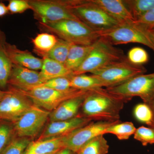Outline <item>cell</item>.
Masks as SVG:
<instances>
[{"mask_svg": "<svg viewBox=\"0 0 154 154\" xmlns=\"http://www.w3.org/2000/svg\"><path fill=\"white\" fill-rule=\"evenodd\" d=\"M130 101L109 93L103 88L88 91L79 115L93 121L119 120L120 111L125 103Z\"/></svg>", "mask_w": 154, "mask_h": 154, "instance_id": "cell-1", "label": "cell"}, {"mask_svg": "<svg viewBox=\"0 0 154 154\" xmlns=\"http://www.w3.org/2000/svg\"><path fill=\"white\" fill-rule=\"evenodd\" d=\"M42 32L53 34L72 44L91 45L100 38L99 33L79 20L66 19L57 22H38Z\"/></svg>", "mask_w": 154, "mask_h": 154, "instance_id": "cell-2", "label": "cell"}, {"mask_svg": "<svg viewBox=\"0 0 154 154\" xmlns=\"http://www.w3.org/2000/svg\"><path fill=\"white\" fill-rule=\"evenodd\" d=\"M127 57L122 50L114 46L104 38L100 37L79 67L72 72L73 75L93 72L111 64L126 60ZM72 75V76H73Z\"/></svg>", "mask_w": 154, "mask_h": 154, "instance_id": "cell-3", "label": "cell"}, {"mask_svg": "<svg viewBox=\"0 0 154 154\" xmlns=\"http://www.w3.org/2000/svg\"><path fill=\"white\" fill-rule=\"evenodd\" d=\"M70 9L80 21L98 33L111 29L120 23L91 0H70Z\"/></svg>", "mask_w": 154, "mask_h": 154, "instance_id": "cell-4", "label": "cell"}, {"mask_svg": "<svg viewBox=\"0 0 154 154\" xmlns=\"http://www.w3.org/2000/svg\"><path fill=\"white\" fill-rule=\"evenodd\" d=\"M106 89L110 94L130 101L138 96L151 106L154 104V72L138 75L121 85Z\"/></svg>", "mask_w": 154, "mask_h": 154, "instance_id": "cell-5", "label": "cell"}, {"mask_svg": "<svg viewBox=\"0 0 154 154\" xmlns=\"http://www.w3.org/2000/svg\"><path fill=\"white\" fill-rule=\"evenodd\" d=\"M100 37L113 45L140 43L147 46L154 51V44L148 31L134 22L119 23L114 28L99 32Z\"/></svg>", "mask_w": 154, "mask_h": 154, "instance_id": "cell-6", "label": "cell"}, {"mask_svg": "<svg viewBox=\"0 0 154 154\" xmlns=\"http://www.w3.org/2000/svg\"><path fill=\"white\" fill-rule=\"evenodd\" d=\"M38 22L46 23L61 20H79L72 13L70 0H28Z\"/></svg>", "mask_w": 154, "mask_h": 154, "instance_id": "cell-7", "label": "cell"}, {"mask_svg": "<svg viewBox=\"0 0 154 154\" xmlns=\"http://www.w3.org/2000/svg\"><path fill=\"white\" fill-rule=\"evenodd\" d=\"M147 72L143 66H137L128 60L111 64L91 73L102 81L106 88L121 85L134 77Z\"/></svg>", "mask_w": 154, "mask_h": 154, "instance_id": "cell-8", "label": "cell"}, {"mask_svg": "<svg viewBox=\"0 0 154 154\" xmlns=\"http://www.w3.org/2000/svg\"><path fill=\"white\" fill-rule=\"evenodd\" d=\"M18 90L29 98L34 105L50 112L64 101L82 95L88 91L72 88L69 91H60L42 87L26 91Z\"/></svg>", "mask_w": 154, "mask_h": 154, "instance_id": "cell-9", "label": "cell"}, {"mask_svg": "<svg viewBox=\"0 0 154 154\" xmlns=\"http://www.w3.org/2000/svg\"><path fill=\"white\" fill-rule=\"evenodd\" d=\"M8 91L0 101V120L14 123L35 105L17 88L8 86Z\"/></svg>", "mask_w": 154, "mask_h": 154, "instance_id": "cell-10", "label": "cell"}, {"mask_svg": "<svg viewBox=\"0 0 154 154\" xmlns=\"http://www.w3.org/2000/svg\"><path fill=\"white\" fill-rule=\"evenodd\" d=\"M119 121H92L62 137L65 148L77 153L88 142L96 137L105 134V131L109 127Z\"/></svg>", "mask_w": 154, "mask_h": 154, "instance_id": "cell-11", "label": "cell"}, {"mask_svg": "<svg viewBox=\"0 0 154 154\" xmlns=\"http://www.w3.org/2000/svg\"><path fill=\"white\" fill-rule=\"evenodd\" d=\"M50 112L34 105L14 122L17 136L30 139L40 133L47 122Z\"/></svg>", "mask_w": 154, "mask_h": 154, "instance_id": "cell-12", "label": "cell"}, {"mask_svg": "<svg viewBox=\"0 0 154 154\" xmlns=\"http://www.w3.org/2000/svg\"><path fill=\"white\" fill-rule=\"evenodd\" d=\"M92 121L93 120L78 115L71 119L50 122L45 128L37 140L63 137Z\"/></svg>", "mask_w": 154, "mask_h": 154, "instance_id": "cell-13", "label": "cell"}, {"mask_svg": "<svg viewBox=\"0 0 154 154\" xmlns=\"http://www.w3.org/2000/svg\"><path fill=\"white\" fill-rule=\"evenodd\" d=\"M44 83L39 72L13 65L8 86L26 91L37 88Z\"/></svg>", "mask_w": 154, "mask_h": 154, "instance_id": "cell-14", "label": "cell"}, {"mask_svg": "<svg viewBox=\"0 0 154 154\" xmlns=\"http://www.w3.org/2000/svg\"><path fill=\"white\" fill-rule=\"evenodd\" d=\"M6 50L13 65L37 71L41 70L43 60L34 56L28 50H22L7 42Z\"/></svg>", "mask_w": 154, "mask_h": 154, "instance_id": "cell-15", "label": "cell"}, {"mask_svg": "<svg viewBox=\"0 0 154 154\" xmlns=\"http://www.w3.org/2000/svg\"><path fill=\"white\" fill-rule=\"evenodd\" d=\"M88 91L82 95L64 101L51 111L49 116L50 122L68 120L78 116Z\"/></svg>", "mask_w": 154, "mask_h": 154, "instance_id": "cell-16", "label": "cell"}, {"mask_svg": "<svg viewBox=\"0 0 154 154\" xmlns=\"http://www.w3.org/2000/svg\"><path fill=\"white\" fill-rule=\"evenodd\" d=\"M91 1L94 5L120 23H131L135 21L122 0Z\"/></svg>", "mask_w": 154, "mask_h": 154, "instance_id": "cell-17", "label": "cell"}, {"mask_svg": "<svg viewBox=\"0 0 154 154\" xmlns=\"http://www.w3.org/2000/svg\"><path fill=\"white\" fill-rule=\"evenodd\" d=\"M65 148L62 137L31 142L24 154H51Z\"/></svg>", "mask_w": 154, "mask_h": 154, "instance_id": "cell-18", "label": "cell"}, {"mask_svg": "<svg viewBox=\"0 0 154 154\" xmlns=\"http://www.w3.org/2000/svg\"><path fill=\"white\" fill-rule=\"evenodd\" d=\"M42 60V66L39 72L44 82L56 78H71L73 75L72 72L66 67L64 65L47 57L43 58Z\"/></svg>", "mask_w": 154, "mask_h": 154, "instance_id": "cell-19", "label": "cell"}, {"mask_svg": "<svg viewBox=\"0 0 154 154\" xmlns=\"http://www.w3.org/2000/svg\"><path fill=\"white\" fill-rule=\"evenodd\" d=\"M6 36L0 29V89L7 91L8 81L11 74L13 64L6 50Z\"/></svg>", "mask_w": 154, "mask_h": 154, "instance_id": "cell-20", "label": "cell"}, {"mask_svg": "<svg viewBox=\"0 0 154 154\" xmlns=\"http://www.w3.org/2000/svg\"><path fill=\"white\" fill-rule=\"evenodd\" d=\"M94 44L82 45L72 44L64 66L72 72L79 68L93 49Z\"/></svg>", "mask_w": 154, "mask_h": 154, "instance_id": "cell-21", "label": "cell"}, {"mask_svg": "<svg viewBox=\"0 0 154 154\" xmlns=\"http://www.w3.org/2000/svg\"><path fill=\"white\" fill-rule=\"evenodd\" d=\"M53 34L42 32L32 39L33 51L42 58L46 57L56 44L58 40Z\"/></svg>", "mask_w": 154, "mask_h": 154, "instance_id": "cell-22", "label": "cell"}, {"mask_svg": "<svg viewBox=\"0 0 154 154\" xmlns=\"http://www.w3.org/2000/svg\"><path fill=\"white\" fill-rule=\"evenodd\" d=\"M70 79L72 88L77 90L88 91L105 87L102 81L92 74L73 75Z\"/></svg>", "mask_w": 154, "mask_h": 154, "instance_id": "cell-23", "label": "cell"}, {"mask_svg": "<svg viewBox=\"0 0 154 154\" xmlns=\"http://www.w3.org/2000/svg\"><path fill=\"white\" fill-rule=\"evenodd\" d=\"M123 2L135 21L154 7V0H124Z\"/></svg>", "mask_w": 154, "mask_h": 154, "instance_id": "cell-24", "label": "cell"}, {"mask_svg": "<svg viewBox=\"0 0 154 154\" xmlns=\"http://www.w3.org/2000/svg\"><path fill=\"white\" fill-rule=\"evenodd\" d=\"M100 135L91 140L83 146L77 154H107L109 146L107 140Z\"/></svg>", "mask_w": 154, "mask_h": 154, "instance_id": "cell-25", "label": "cell"}, {"mask_svg": "<svg viewBox=\"0 0 154 154\" xmlns=\"http://www.w3.org/2000/svg\"><path fill=\"white\" fill-rule=\"evenodd\" d=\"M136 130L132 122H121L119 121L109 127L105 131V134H111L115 135L119 140H127L134 134Z\"/></svg>", "mask_w": 154, "mask_h": 154, "instance_id": "cell-26", "label": "cell"}, {"mask_svg": "<svg viewBox=\"0 0 154 154\" xmlns=\"http://www.w3.org/2000/svg\"><path fill=\"white\" fill-rule=\"evenodd\" d=\"M72 44L63 39L58 38L56 44L46 57L64 65Z\"/></svg>", "mask_w": 154, "mask_h": 154, "instance_id": "cell-27", "label": "cell"}, {"mask_svg": "<svg viewBox=\"0 0 154 154\" xmlns=\"http://www.w3.org/2000/svg\"><path fill=\"white\" fill-rule=\"evenodd\" d=\"M31 139L16 136L10 142L0 154H24L31 143Z\"/></svg>", "mask_w": 154, "mask_h": 154, "instance_id": "cell-28", "label": "cell"}, {"mask_svg": "<svg viewBox=\"0 0 154 154\" xmlns=\"http://www.w3.org/2000/svg\"><path fill=\"white\" fill-rule=\"evenodd\" d=\"M16 136L14 123L0 120V152Z\"/></svg>", "mask_w": 154, "mask_h": 154, "instance_id": "cell-29", "label": "cell"}, {"mask_svg": "<svg viewBox=\"0 0 154 154\" xmlns=\"http://www.w3.org/2000/svg\"><path fill=\"white\" fill-rule=\"evenodd\" d=\"M134 117L138 121L151 127L152 123L153 113L151 108L146 103L136 105L133 111Z\"/></svg>", "mask_w": 154, "mask_h": 154, "instance_id": "cell-30", "label": "cell"}, {"mask_svg": "<svg viewBox=\"0 0 154 154\" xmlns=\"http://www.w3.org/2000/svg\"><path fill=\"white\" fill-rule=\"evenodd\" d=\"M128 60L135 65L142 66L148 62V54L143 48L135 47L131 48L128 53Z\"/></svg>", "mask_w": 154, "mask_h": 154, "instance_id": "cell-31", "label": "cell"}, {"mask_svg": "<svg viewBox=\"0 0 154 154\" xmlns=\"http://www.w3.org/2000/svg\"><path fill=\"white\" fill-rule=\"evenodd\" d=\"M70 78L60 77L48 80L38 87H45L56 91H66L72 89L71 85Z\"/></svg>", "mask_w": 154, "mask_h": 154, "instance_id": "cell-32", "label": "cell"}, {"mask_svg": "<svg viewBox=\"0 0 154 154\" xmlns=\"http://www.w3.org/2000/svg\"><path fill=\"white\" fill-rule=\"evenodd\" d=\"M134 139L139 141L143 146L154 144V129L151 127H140L136 128L134 134Z\"/></svg>", "mask_w": 154, "mask_h": 154, "instance_id": "cell-33", "label": "cell"}, {"mask_svg": "<svg viewBox=\"0 0 154 154\" xmlns=\"http://www.w3.org/2000/svg\"><path fill=\"white\" fill-rule=\"evenodd\" d=\"M9 14H20L28 10H31V7L28 0H10L7 6Z\"/></svg>", "mask_w": 154, "mask_h": 154, "instance_id": "cell-34", "label": "cell"}, {"mask_svg": "<svg viewBox=\"0 0 154 154\" xmlns=\"http://www.w3.org/2000/svg\"><path fill=\"white\" fill-rule=\"evenodd\" d=\"M134 23L146 30L154 29V7Z\"/></svg>", "mask_w": 154, "mask_h": 154, "instance_id": "cell-35", "label": "cell"}, {"mask_svg": "<svg viewBox=\"0 0 154 154\" xmlns=\"http://www.w3.org/2000/svg\"><path fill=\"white\" fill-rule=\"evenodd\" d=\"M9 14L8 7L4 3L0 2V17H5Z\"/></svg>", "mask_w": 154, "mask_h": 154, "instance_id": "cell-36", "label": "cell"}, {"mask_svg": "<svg viewBox=\"0 0 154 154\" xmlns=\"http://www.w3.org/2000/svg\"><path fill=\"white\" fill-rule=\"evenodd\" d=\"M55 154H77V153L66 148H64L60 150L59 151Z\"/></svg>", "mask_w": 154, "mask_h": 154, "instance_id": "cell-37", "label": "cell"}, {"mask_svg": "<svg viewBox=\"0 0 154 154\" xmlns=\"http://www.w3.org/2000/svg\"><path fill=\"white\" fill-rule=\"evenodd\" d=\"M8 91H3V90L0 89V101L2 99L3 97H4L6 94H8Z\"/></svg>", "mask_w": 154, "mask_h": 154, "instance_id": "cell-38", "label": "cell"}, {"mask_svg": "<svg viewBox=\"0 0 154 154\" xmlns=\"http://www.w3.org/2000/svg\"><path fill=\"white\" fill-rule=\"evenodd\" d=\"M149 32V34L150 38H151L152 41L153 42L154 44V29H152L151 30H148Z\"/></svg>", "mask_w": 154, "mask_h": 154, "instance_id": "cell-39", "label": "cell"}, {"mask_svg": "<svg viewBox=\"0 0 154 154\" xmlns=\"http://www.w3.org/2000/svg\"><path fill=\"white\" fill-rule=\"evenodd\" d=\"M149 107H150L151 108L153 113L152 123L151 126L150 127L152 128H153V129H154V104L151 105V106H149Z\"/></svg>", "mask_w": 154, "mask_h": 154, "instance_id": "cell-40", "label": "cell"}, {"mask_svg": "<svg viewBox=\"0 0 154 154\" xmlns=\"http://www.w3.org/2000/svg\"><path fill=\"white\" fill-rule=\"evenodd\" d=\"M57 152L55 153H53V154H55Z\"/></svg>", "mask_w": 154, "mask_h": 154, "instance_id": "cell-41", "label": "cell"}]
</instances>
